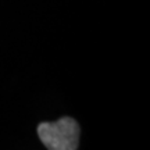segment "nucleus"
<instances>
[{
  "instance_id": "f257e3e1",
  "label": "nucleus",
  "mask_w": 150,
  "mask_h": 150,
  "mask_svg": "<svg viewBox=\"0 0 150 150\" xmlns=\"http://www.w3.org/2000/svg\"><path fill=\"white\" fill-rule=\"evenodd\" d=\"M38 135L50 150H75L79 146V125L71 117H63L56 122L39 124Z\"/></svg>"
}]
</instances>
